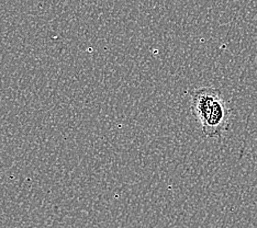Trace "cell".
Here are the masks:
<instances>
[{
    "label": "cell",
    "instance_id": "1",
    "mask_svg": "<svg viewBox=\"0 0 257 228\" xmlns=\"http://www.w3.org/2000/svg\"><path fill=\"white\" fill-rule=\"evenodd\" d=\"M191 111L199 121L207 137H220L229 131L231 109L221 90L213 87H202L191 91Z\"/></svg>",
    "mask_w": 257,
    "mask_h": 228
}]
</instances>
